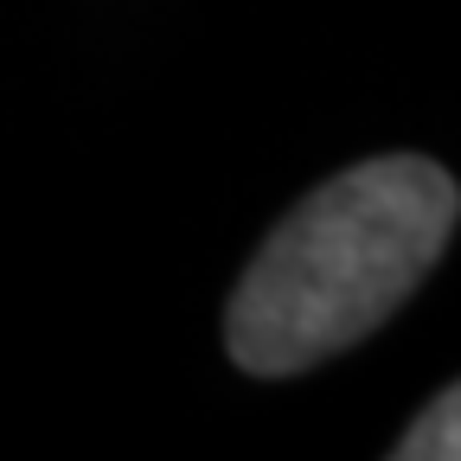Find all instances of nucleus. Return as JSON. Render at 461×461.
<instances>
[{"instance_id":"nucleus-1","label":"nucleus","mask_w":461,"mask_h":461,"mask_svg":"<svg viewBox=\"0 0 461 461\" xmlns=\"http://www.w3.org/2000/svg\"><path fill=\"white\" fill-rule=\"evenodd\" d=\"M461 193L423 154L333 173L288 212L224 308V353L250 378H295L378 333L448 250Z\"/></svg>"},{"instance_id":"nucleus-2","label":"nucleus","mask_w":461,"mask_h":461,"mask_svg":"<svg viewBox=\"0 0 461 461\" xmlns=\"http://www.w3.org/2000/svg\"><path fill=\"white\" fill-rule=\"evenodd\" d=\"M391 455H397V461H455V455H461V391L442 384L436 403L411 423V436H403Z\"/></svg>"}]
</instances>
